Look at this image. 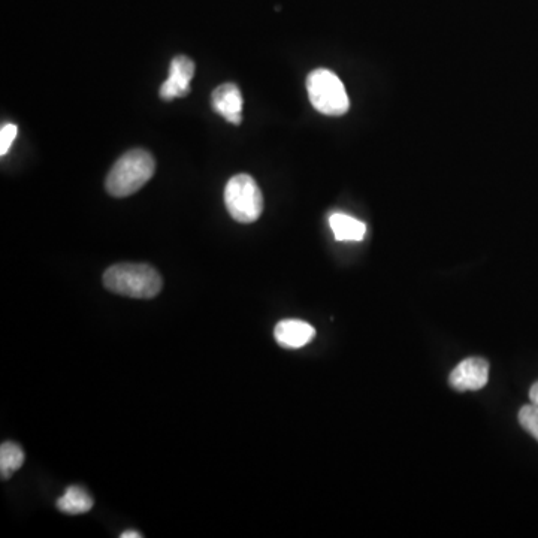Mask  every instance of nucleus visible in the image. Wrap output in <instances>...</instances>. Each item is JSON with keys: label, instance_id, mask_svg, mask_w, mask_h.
<instances>
[{"label": "nucleus", "instance_id": "f257e3e1", "mask_svg": "<svg viewBox=\"0 0 538 538\" xmlns=\"http://www.w3.org/2000/svg\"><path fill=\"white\" fill-rule=\"evenodd\" d=\"M104 284L116 295L151 299L159 295L163 281L159 272L150 265L119 264L105 271Z\"/></svg>", "mask_w": 538, "mask_h": 538}, {"label": "nucleus", "instance_id": "f03ea898", "mask_svg": "<svg viewBox=\"0 0 538 538\" xmlns=\"http://www.w3.org/2000/svg\"><path fill=\"white\" fill-rule=\"evenodd\" d=\"M156 169L153 156L148 151L136 148L123 154L107 177V192L114 198L134 195L151 180Z\"/></svg>", "mask_w": 538, "mask_h": 538}, {"label": "nucleus", "instance_id": "7ed1b4c3", "mask_svg": "<svg viewBox=\"0 0 538 538\" xmlns=\"http://www.w3.org/2000/svg\"><path fill=\"white\" fill-rule=\"evenodd\" d=\"M307 92L311 105L320 114L340 117L349 111L350 101L340 78L328 69H316L307 78Z\"/></svg>", "mask_w": 538, "mask_h": 538}, {"label": "nucleus", "instance_id": "20e7f679", "mask_svg": "<svg viewBox=\"0 0 538 538\" xmlns=\"http://www.w3.org/2000/svg\"><path fill=\"white\" fill-rule=\"evenodd\" d=\"M225 204L235 222L249 225L262 216L264 196L255 178L238 174L226 184Z\"/></svg>", "mask_w": 538, "mask_h": 538}, {"label": "nucleus", "instance_id": "39448f33", "mask_svg": "<svg viewBox=\"0 0 538 538\" xmlns=\"http://www.w3.org/2000/svg\"><path fill=\"white\" fill-rule=\"evenodd\" d=\"M489 382V364L483 358H468L456 365L449 377L455 391H480Z\"/></svg>", "mask_w": 538, "mask_h": 538}, {"label": "nucleus", "instance_id": "423d86ee", "mask_svg": "<svg viewBox=\"0 0 538 538\" xmlns=\"http://www.w3.org/2000/svg\"><path fill=\"white\" fill-rule=\"evenodd\" d=\"M195 75V63L190 57L177 56L169 66V77L160 86V98L165 101L184 98L190 93V81Z\"/></svg>", "mask_w": 538, "mask_h": 538}, {"label": "nucleus", "instance_id": "0eeeda50", "mask_svg": "<svg viewBox=\"0 0 538 538\" xmlns=\"http://www.w3.org/2000/svg\"><path fill=\"white\" fill-rule=\"evenodd\" d=\"M211 107L231 125H240L243 120V95L235 84H222L211 95Z\"/></svg>", "mask_w": 538, "mask_h": 538}, {"label": "nucleus", "instance_id": "6e6552de", "mask_svg": "<svg viewBox=\"0 0 538 538\" xmlns=\"http://www.w3.org/2000/svg\"><path fill=\"white\" fill-rule=\"evenodd\" d=\"M274 337L284 349H301L316 337V329L310 323L302 322V320H281L275 326Z\"/></svg>", "mask_w": 538, "mask_h": 538}, {"label": "nucleus", "instance_id": "1a4fd4ad", "mask_svg": "<svg viewBox=\"0 0 538 538\" xmlns=\"http://www.w3.org/2000/svg\"><path fill=\"white\" fill-rule=\"evenodd\" d=\"M329 226L337 241H362L367 234L365 223L343 213L332 214L329 217Z\"/></svg>", "mask_w": 538, "mask_h": 538}, {"label": "nucleus", "instance_id": "9d476101", "mask_svg": "<svg viewBox=\"0 0 538 538\" xmlns=\"http://www.w3.org/2000/svg\"><path fill=\"white\" fill-rule=\"evenodd\" d=\"M57 509L66 515H84L93 509V498L81 486H69L57 501Z\"/></svg>", "mask_w": 538, "mask_h": 538}, {"label": "nucleus", "instance_id": "9b49d317", "mask_svg": "<svg viewBox=\"0 0 538 538\" xmlns=\"http://www.w3.org/2000/svg\"><path fill=\"white\" fill-rule=\"evenodd\" d=\"M24 464V452L18 444L6 441L0 447V474L3 480L11 479Z\"/></svg>", "mask_w": 538, "mask_h": 538}, {"label": "nucleus", "instance_id": "f8f14e48", "mask_svg": "<svg viewBox=\"0 0 538 538\" xmlns=\"http://www.w3.org/2000/svg\"><path fill=\"white\" fill-rule=\"evenodd\" d=\"M519 423L538 441V405L531 403L522 407L519 411Z\"/></svg>", "mask_w": 538, "mask_h": 538}, {"label": "nucleus", "instance_id": "ddd939ff", "mask_svg": "<svg viewBox=\"0 0 538 538\" xmlns=\"http://www.w3.org/2000/svg\"><path fill=\"white\" fill-rule=\"evenodd\" d=\"M18 135V128L12 123H6L2 126V131H0V154L5 156L8 154L9 148H11L12 142L15 141Z\"/></svg>", "mask_w": 538, "mask_h": 538}, {"label": "nucleus", "instance_id": "4468645a", "mask_svg": "<svg viewBox=\"0 0 538 538\" xmlns=\"http://www.w3.org/2000/svg\"><path fill=\"white\" fill-rule=\"evenodd\" d=\"M531 403L538 405V382L534 383L533 388L530 391Z\"/></svg>", "mask_w": 538, "mask_h": 538}, {"label": "nucleus", "instance_id": "2eb2a0df", "mask_svg": "<svg viewBox=\"0 0 538 538\" xmlns=\"http://www.w3.org/2000/svg\"><path fill=\"white\" fill-rule=\"evenodd\" d=\"M122 538H141L142 534L138 533V531H126V533H123Z\"/></svg>", "mask_w": 538, "mask_h": 538}]
</instances>
